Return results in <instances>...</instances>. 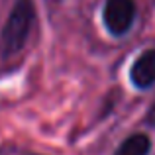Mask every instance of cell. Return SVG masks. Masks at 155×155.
<instances>
[{
    "mask_svg": "<svg viewBox=\"0 0 155 155\" xmlns=\"http://www.w3.org/2000/svg\"><path fill=\"white\" fill-rule=\"evenodd\" d=\"M35 20V8L31 0H18L6 20V26L0 35V55L12 57L20 53L31 34Z\"/></svg>",
    "mask_w": 155,
    "mask_h": 155,
    "instance_id": "1",
    "label": "cell"
},
{
    "mask_svg": "<svg viewBox=\"0 0 155 155\" xmlns=\"http://www.w3.org/2000/svg\"><path fill=\"white\" fill-rule=\"evenodd\" d=\"M136 18L134 0H106L104 6V24L110 34L124 35L132 28Z\"/></svg>",
    "mask_w": 155,
    "mask_h": 155,
    "instance_id": "2",
    "label": "cell"
},
{
    "mask_svg": "<svg viewBox=\"0 0 155 155\" xmlns=\"http://www.w3.org/2000/svg\"><path fill=\"white\" fill-rule=\"evenodd\" d=\"M132 83L137 88H149L155 83V49H145L134 61L132 71Z\"/></svg>",
    "mask_w": 155,
    "mask_h": 155,
    "instance_id": "3",
    "label": "cell"
},
{
    "mask_svg": "<svg viewBox=\"0 0 155 155\" xmlns=\"http://www.w3.org/2000/svg\"><path fill=\"white\" fill-rule=\"evenodd\" d=\"M151 149V141L143 134H134L130 136L120 147L116 149L114 155H147Z\"/></svg>",
    "mask_w": 155,
    "mask_h": 155,
    "instance_id": "4",
    "label": "cell"
},
{
    "mask_svg": "<svg viewBox=\"0 0 155 155\" xmlns=\"http://www.w3.org/2000/svg\"><path fill=\"white\" fill-rule=\"evenodd\" d=\"M145 122H147V124H151V126H155V100H153L151 108H149L147 116H145Z\"/></svg>",
    "mask_w": 155,
    "mask_h": 155,
    "instance_id": "5",
    "label": "cell"
},
{
    "mask_svg": "<svg viewBox=\"0 0 155 155\" xmlns=\"http://www.w3.org/2000/svg\"><path fill=\"white\" fill-rule=\"evenodd\" d=\"M30 155H34V153H30Z\"/></svg>",
    "mask_w": 155,
    "mask_h": 155,
    "instance_id": "6",
    "label": "cell"
}]
</instances>
